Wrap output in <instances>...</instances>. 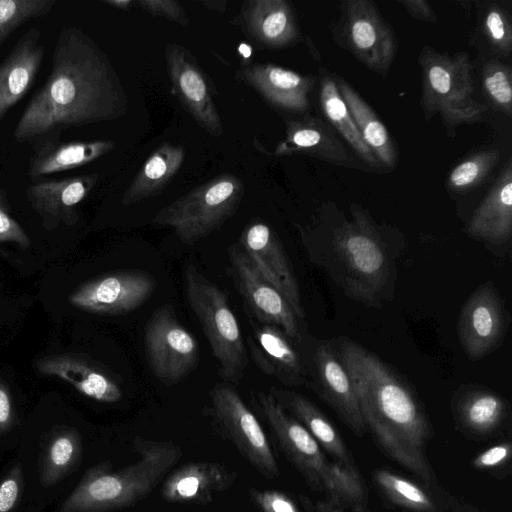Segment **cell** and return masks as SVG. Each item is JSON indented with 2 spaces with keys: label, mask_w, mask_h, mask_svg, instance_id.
Segmentation results:
<instances>
[{
  "label": "cell",
  "mask_w": 512,
  "mask_h": 512,
  "mask_svg": "<svg viewBox=\"0 0 512 512\" xmlns=\"http://www.w3.org/2000/svg\"><path fill=\"white\" fill-rule=\"evenodd\" d=\"M49 76L23 110L13 131L19 143L60 131L116 120L128 98L108 56L82 29L63 28L52 53Z\"/></svg>",
  "instance_id": "obj_1"
},
{
  "label": "cell",
  "mask_w": 512,
  "mask_h": 512,
  "mask_svg": "<svg viewBox=\"0 0 512 512\" xmlns=\"http://www.w3.org/2000/svg\"><path fill=\"white\" fill-rule=\"evenodd\" d=\"M331 346L350 376L366 428L392 459L431 485L434 474L426 448L432 429L415 391L356 341L341 336Z\"/></svg>",
  "instance_id": "obj_2"
},
{
  "label": "cell",
  "mask_w": 512,
  "mask_h": 512,
  "mask_svg": "<svg viewBox=\"0 0 512 512\" xmlns=\"http://www.w3.org/2000/svg\"><path fill=\"white\" fill-rule=\"evenodd\" d=\"M352 220H321L302 229V243L310 260L323 267L351 299L381 307L393 291L395 266L380 227L357 204Z\"/></svg>",
  "instance_id": "obj_3"
},
{
  "label": "cell",
  "mask_w": 512,
  "mask_h": 512,
  "mask_svg": "<svg viewBox=\"0 0 512 512\" xmlns=\"http://www.w3.org/2000/svg\"><path fill=\"white\" fill-rule=\"evenodd\" d=\"M133 446L139 458L112 470L109 463L89 469L63 502L60 512H113L145 499L181 459V448L171 441L137 436Z\"/></svg>",
  "instance_id": "obj_4"
},
{
  "label": "cell",
  "mask_w": 512,
  "mask_h": 512,
  "mask_svg": "<svg viewBox=\"0 0 512 512\" xmlns=\"http://www.w3.org/2000/svg\"><path fill=\"white\" fill-rule=\"evenodd\" d=\"M418 62L421 68V107L429 120L436 114L448 130L483 119L488 105L475 94L472 64L467 53H439L423 47Z\"/></svg>",
  "instance_id": "obj_5"
},
{
  "label": "cell",
  "mask_w": 512,
  "mask_h": 512,
  "mask_svg": "<svg viewBox=\"0 0 512 512\" xmlns=\"http://www.w3.org/2000/svg\"><path fill=\"white\" fill-rule=\"evenodd\" d=\"M184 278L188 303L209 342L220 375L238 383L247 368L248 353L225 294L193 265L185 269Z\"/></svg>",
  "instance_id": "obj_6"
},
{
  "label": "cell",
  "mask_w": 512,
  "mask_h": 512,
  "mask_svg": "<svg viewBox=\"0 0 512 512\" xmlns=\"http://www.w3.org/2000/svg\"><path fill=\"white\" fill-rule=\"evenodd\" d=\"M244 194L242 181L221 174L160 209L151 219L168 227L186 244H193L219 228L237 210Z\"/></svg>",
  "instance_id": "obj_7"
},
{
  "label": "cell",
  "mask_w": 512,
  "mask_h": 512,
  "mask_svg": "<svg viewBox=\"0 0 512 512\" xmlns=\"http://www.w3.org/2000/svg\"><path fill=\"white\" fill-rule=\"evenodd\" d=\"M334 39L369 70L386 75L394 61L397 40L391 25L369 0L341 2Z\"/></svg>",
  "instance_id": "obj_8"
},
{
  "label": "cell",
  "mask_w": 512,
  "mask_h": 512,
  "mask_svg": "<svg viewBox=\"0 0 512 512\" xmlns=\"http://www.w3.org/2000/svg\"><path fill=\"white\" fill-rule=\"evenodd\" d=\"M144 350L155 377L166 385L176 384L199 360L197 339L178 320L174 307L154 310L144 330Z\"/></svg>",
  "instance_id": "obj_9"
},
{
  "label": "cell",
  "mask_w": 512,
  "mask_h": 512,
  "mask_svg": "<svg viewBox=\"0 0 512 512\" xmlns=\"http://www.w3.org/2000/svg\"><path fill=\"white\" fill-rule=\"evenodd\" d=\"M210 397L216 423L239 453L265 478H277L279 467L268 438L239 393L219 384Z\"/></svg>",
  "instance_id": "obj_10"
},
{
  "label": "cell",
  "mask_w": 512,
  "mask_h": 512,
  "mask_svg": "<svg viewBox=\"0 0 512 512\" xmlns=\"http://www.w3.org/2000/svg\"><path fill=\"white\" fill-rule=\"evenodd\" d=\"M155 287V278L144 270H118L79 286L69 296V302L90 313L125 314L142 306Z\"/></svg>",
  "instance_id": "obj_11"
},
{
  "label": "cell",
  "mask_w": 512,
  "mask_h": 512,
  "mask_svg": "<svg viewBox=\"0 0 512 512\" xmlns=\"http://www.w3.org/2000/svg\"><path fill=\"white\" fill-rule=\"evenodd\" d=\"M509 321L496 286L492 282L479 286L463 305L457 322V334L467 357L476 361L497 349Z\"/></svg>",
  "instance_id": "obj_12"
},
{
  "label": "cell",
  "mask_w": 512,
  "mask_h": 512,
  "mask_svg": "<svg viewBox=\"0 0 512 512\" xmlns=\"http://www.w3.org/2000/svg\"><path fill=\"white\" fill-rule=\"evenodd\" d=\"M256 403L286 457L311 489L322 491V479L329 460L318 442L271 392H258Z\"/></svg>",
  "instance_id": "obj_13"
},
{
  "label": "cell",
  "mask_w": 512,
  "mask_h": 512,
  "mask_svg": "<svg viewBox=\"0 0 512 512\" xmlns=\"http://www.w3.org/2000/svg\"><path fill=\"white\" fill-rule=\"evenodd\" d=\"M306 360L307 384L346 426L362 436L366 425L349 374L330 343L317 341Z\"/></svg>",
  "instance_id": "obj_14"
},
{
  "label": "cell",
  "mask_w": 512,
  "mask_h": 512,
  "mask_svg": "<svg viewBox=\"0 0 512 512\" xmlns=\"http://www.w3.org/2000/svg\"><path fill=\"white\" fill-rule=\"evenodd\" d=\"M237 287L257 322L280 328L289 338L301 341L299 318L286 298L256 269L239 245L229 249Z\"/></svg>",
  "instance_id": "obj_15"
},
{
  "label": "cell",
  "mask_w": 512,
  "mask_h": 512,
  "mask_svg": "<svg viewBox=\"0 0 512 512\" xmlns=\"http://www.w3.org/2000/svg\"><path fill=\"white\" fill-rule=\"evenodd\" d=\"M167 70L173 91L184 109L214 137L223 135V124L215 106L209 81L185 47L170 43L165 48Z\"/></svg>",
  "instance_id": "obj_16"
},
{
  "label": "cell",
  "mask_w": 512,
  "mask_h": 512,
  "mask_svg": "<svg viewBox=\"0 0 512 512\" xmlns=\"http://www.w3.org/2000/svg\"><path fill=\"white\" fill-rule=\"evenodd\" d=\"M239 244L260 274L286 298L297 317L304 319L299 284L274 229L262 221L251 222L241 232Z\"/></svg>",
  "instance_id": "obj_17"
},
{
  "label": "cell",
  "mask_w": 512,
  "mask_h": 512,
  "mask_svg": "<svg viewBox=\"0 0 512 512\" xmlns=\"http://www.w3.org/2000/svg\"><path fill=\"white\" fill-rule=\"evenodd\" d=\"M247 344L256 366L289 387L306 386V360L280 328L253 322Z\"/></svg>",
  "instance_id": "obj_18"
},
{
  "label": "cell",
  "mask_w": 512,
  "mask_h": 512,
  "mask_svg": "<svg viewBox=\"0 0 512 512\" xmlns=\"http://www.w3.org/2000/svg\"><path fill=\"white\" fill-rule=\"evenodd\" d=\"M97 181L96 173L37 181L26 188L25 197L41 217L46 229H53L61 222L72 225L78 218L77 206L89 195Z\"/></svg>",
  "instance_id": "obj_19"
},
{
  "label": "cell",
  "mask_w": 512,
  "mask_h": 512,
  "mask_svg": "<svg viewBox=\"0 0 512 512\" xmlns=\"http://www.w3.org/2000/svg\"><path fill=\"white\" fill-rule=\"evenodd\" d=\"M451 409L456 427L472 439L495 435L503 428L510 410L503 396L476 384L460 386L452 397Z\"/></svg>",
  "instance_id": "obj_20"
},
{
  "label": "cell",
  "mask_w": 512,
  "mask_h": 512,
  "mask_svg": "<svg viewBox=\"0 0 512 512\" xmlns=\"http://www.w3.org/2000/svg\"><path fill=\"white\" fill-rule=\"evenodd\" d=\"M44 52L42 33L32 27L22 34L0 64V122L33 87Z\"/></svg>",
  "instance_id": "obj_21"
},
{
  "label": "cell",
  "mask_w": 512,
  "mask_h": 512,
  "mask_svg": "<svg viewBox=\"0 0 512 512\" xmlns=\"http://www.w3.org/2000/svg\"><path fill=\"white\" fill-rule=\"evenodd\" d=\"M271 154H304L338 166L363 169L348 153L335 130L321 118L312 115L287 121L285 138Z\"/></svg>",
  "instance_id": "obj_22"
},
{
  "label": "cell",
  "mask_w": 512,
  "mask_h": 512,
  "mask_svg": "<svg viewBox=\"0 0 512 512\" xmlns=\"http://www.w3.org/2000/svg\"><path fill=\"white\" fill-rule=\"evenodd\" d=\"M236 478L237 473L221 463L188 462L165 477L160 495L170 503L207 505L215 493L227 490Z\"/></svg>",
  "instance_id": "obj_23"
},
{
  "label": "cell",
  "mask_w": 512,
  "mask_h": 512,
  "mask_svg": "<svg viewBox=\"0 0 512 512\" xmlns=\"http://www.w3.org/2000/svg\"><path fill=\"white\" fill-rule=\"evenodd\" d=\"M240 78L270 104L292 112L304 113L315 78L303 76L274 64H254L242 68Z\"/></svg>",
  "instance_id": "obj_24"
},
{
  "label": "cell",
  "mask_w": 512,
  "mask_h": 512,
  "mask_svg": "<svg viewBox=\"0 0 512 512\" xmlns=\"http://www.w3.org/2000/svg\"><path fill=\"white\" fill-rule=\"evenodd\" d=\"M52 135L34 142L28 161L30 178L52 175L85 166L110 153L114 140L65 141Z\"/></svg>",
  "instance_id": "obj_25"
},
{
  "label": "cell",
  "mask_w": 512,
  "mask_h": 512,
  "mask_svg": "<svg viewBox=\"0 0 512 512\" xmlns=\"http://www.w3.org/2000/svg\"><path fill=\"white\" fill-rule=\"evenodd\" d=\"M503 168L465 227L470 237L493 245L508 242L512 235L511 158Z\"/></svg>",
  "instance_id": "obj_26"
},
{
  "label": "cell",
  "mask_w": 512,
  "mask_h": 512,
  "mask_svg": "<svg viewBox=\"0 0 512 512\" xmlns=\"http://www.w3.org/2000/svg\"><path fill=\"white\" fill-rule=\"evenodd\" d=\"M40 373L56 376L72 385L81 394L104 403L122 398L116 381L90 360L75 354L51 355L37 362Z\"/></svg>",
  "instance_id": "obj_27"
},
{
  "label": "cell",
  "mask_w": 512,
  "mask_h": 512,
  "mask_svg": "<svg viewBox=\"0 0 512 512\" xmlns=\"http://www.w3.org/2000/svg\"><path fill=\"white\" fill-rule=\"evenodd\" d=\"M241 17L250 36L266 47L284 48L299 39L296 17L286 0L247 1Z\"/></svg>",
  "instance_id": "obj_28"
},
{
  "label": "cell",
  "mask_w": 512,
  "mask_h": 512,
  "mask_svg": "<svg viewBox=\"0 0 512 512\" xmlns=\"http://www.w3.org/2000/svg\"><path fill=\"white\" fill-rule=\"evenodd\" d=\"M271 393L282 407L307 429L335 462L355 466L338 430L314 403L291 390L272 389Z\"/></svg>",
  "instance_id": "obj_29"
},
{
  "label": "cell",
  "mask_w": 512,
  "mask_h": 512,
  "mask_svg": "<svg viewBox=\"0 0 512 512\" xmlns=\"http://www.w3.org/2000/svg\"><path fill=\"white\" fill-rule=\"evenodd\" d=\"M184 156L182 146L162 143L146 159L126 189L122 203L131 205L162 193L181 168Z\"/></svg>",
  "instance_id": "obj_30"
},
{
  "label": "cell",
  "mask_w": 512,
  "mask_h": 512,
  "mask_svg": "<svg viewBox=\"0 0 512 512\" xmlns=\"http://www.w3.org/2000/svg\"><path fill=\"white\" fill-rule=\"evenodd\" d=\"M334 79L366 145L383 167L394 168L397 150L386 126L352 86L340 77Z\"/></svg>",
  "instance_id": "obj_31"
},
{
  "label": "cell",
  "mask_w": 512,
  "mask_h": 512,
  "mask_svg": "<svg viewBox=\"0 0 512 512\" xmlns=\"http://www.w3.org/2000/svg\"><path fill=\"white\" fill-rule=\"evenodd\" d=\"M319 100L323 114L334 130L345 140L368 168H384L366 145L350 111L342 99L335 79L324 70L320 82Z\"/></svg>",
  "instance_id": "obj_32"
},
{
  "label": "cell",
  "mask_w": 512,
  "mask_h": 512,
  "mask_svg": "<svg viewBox=\"0 0 512 512\" xmlns=\"http://www.w3.org/2000/svg\"><path fill=\"white\" fill-rule=\"evenodd\" d=\"M81 455L82 442L76 430L65 429L54 434L43 453L42 483L50 486L61 481L79 464Z\"/></svg>",
  "instance_id": "obj_33"
},
{
  "label": "cell",
  "mask_w": 512,
  "mask_h": 512,
  "mask_svg": "<svg viewBox=\"0 0 512 512\" xmlns=\"http://www.w3.org/2000/svg\"><path fill=\"white\" fill-rule=\"evenodd\" d=\"M374 482L393 504L412 512H435L437 507L431 495L413 481L387 469L373 474Z\"/></svg>",
  "instance_id": "obj_34"
},
{
  "label": "cell",
  "mask_w": 512,
  "mask_h": 512,
  "mask_svg": "<svg viewBox=\"0 0 512 512\" xmlns=\"http://www.w3.org/2000/svg\"><path fill=\"white\" fill-rule=\"evenodd\" d=\"M322 491L327 499L344 507L365 499V489L355 466L329 461L322 479Z\"/></svg>",
  "instance_id": "obj_35"
},
{
  "label": "cell",
  "mask_w": 512,
  "mask_h": 512,
  "mask_svg": "<svg viewBox=\"0 0 512 512\" xmlns=\"http://www.w3.org/2000/svg\"><path fill=\"white\" fill-rule=\"evenodd\" d=\"M478 27L491 51L508 57L512 51V23L507 9L500 3L487 2L481 8Z\"/></svg>",
  "instance_id": "obj_36"
},
{
  "label": "cell",
  "mask_w": 512,
  "mask_h": 512,
  "mask_svg": "<svg viewBox=\"0 0 512 512\" xmlns=\"http://www.w3.org/2000/svg\"><path fill=\"white\" fill-rule=\"evenodd\" d=\"M500 160V151L482 150L456 165L447 177V188L455 193H466L478 186Z\"/></svg>",
  "instance_id": "obj_37"
},
{
  "label": "cell",
  "mask_w": 512,
  "mask_h": 512,
  "mask_svg": "<svg viewBox=\"0 0 512 512\" xmlns=\"http://www.w3.org/2000/svg\"><path fill=\"white\" fill-rule=\"evenodd\" d=\"M56 0H0V46L26 22L46 16Z\"/></svg>",
  "instance_id": "obj_38"
},
{
  "label": "cell",
  "mask_w": 512,
  "mask_h": 512,
  "mask_svg": "<svg viewBox=\"0 0 512 512\" xmlns=\"http://www.w3.org/2000/svg\"><path fill=\"white\" fill-rule=\"evenodd\" d=\"M483 89L490 103L507 116L512 114V72L499 61L489 60L482 69Z\"/></svg>",
  "instance_id": "obj_39"
},
{
  "label": "cell",
  "mask_w": 512,
  "mask_h": 512,
  "mask_svg": "<svg viewBox=\"0 0 512 512\" xmlns=\"http://www.w3.org/2000/svg\"><path fill=\"white\" fill-rule=\"evenodd\" d=\"M249 495L260 512H301L290 496L278 490L250 488Z\"/></svg>",
  "instance_id": "obj_40"
},
{
  "label": "cell",
  "mask_w": 512,
  "mask_h": 512,
  "mask_svg": "<svg viewBox=\"0 0 512 512\" xmlns=\"http://www.w3.org/2000/svg\"><path fill=\"white\" fill-rule=\"evenodd\" d=\"M7 192L0 187V242H13L27 248L30 240L20 224L10 215Z\"/></svg>",
  "instance_id": "obj_41"
},
{
  "label": "cell",
  "mask_w": 512,
  "mask_h": 512,
  "mask_svg": "<svg viewBox=\"0 0 512 512\" xmlns=\"http://www.w3.org/2000/svg\"><path fill=\"white\" fill-rule=\"evenodd\" d=\"M511 443L503 441L479 453L473 460L472 466L478 470L498 472L509 466L511 461Z\"/></svg>",
  "instance_id": "obj_42"
},
{
  "label": "cell",
  "mask_w": 512,
  "mask_h": 512,
  "mask_svg": "<svg viewBox=\"0 0 512 512\" xmlns=\"http://www.w3.org/2000/svg\"><path fill=\"white\" fill-rule=\"evenodd\" d=\"M136 3L153 16L164 17L183 26L189 23L182 6L175 0H138Z\"/></svg>",
  "instance_id": "obj_43"
},
{
  "label": "cell",
  "mask_w": 512,
  "mask_h": 512,
  "mask_svg": "<svg viewBox=\"0 0 512 512\" xmlns=\"http://www.w3.org/2000/svg\"><path fill=\"white\" fill-rule=\"evenodd\" d=\"M22 485L20 466H15L0 483V512H11L15 507Z\"/></svg>",
  "instance_id": "obj_44"
},
{
  "label": "cell",
  "mask_w": 512,
  "mask_h": 512,
  "mask_svg": "<svg viewBox=\"0 0 512 512\" xmlns=\"http://www.w3.org/2000/svg\"><path fill=\"white\" fill-rule=\"evenodd\" d=\"M400 3L413 18L430 23L437 22L435 11L426 0H401Z\"/></svg>",
  "instance_id": "obj_45"
},
{
  "label": "cell",
  "mask_w": 512,
  "mask_h": 512,
  "mask_svg": "<svg viewBox=\"0 0 512 512\" xmlns=\"http://www.w3.org/2000/svg\"><path fill=\"white\" fill-rule=\"evenodd\" d=\"M13 423V407L7 386L0 379V434L6 432Z\"/></svg>",
  "instance_id": "obj_46"
},
{
  "label": "cell",
  "mask_w": 512,
  "mask_h": 512,
  "mask_svg": "<svg viewBox=\"0 0 512 512\" xmlns=\"http://www.w3.org/2000/svg\"><path fill=\"white\" fill-rule=\"evenodd\" d=\"M300 500L304 512H344V507L328 499L312 502L309 498L301 496Z\"/></svg>",
  "instance_id": "obj_47"
},
{
  "label": "cell",
  "mask_w": 512,
  "mask_h": 512,
  "mask_svg": "<svg viewBox=\"0 0 512 512\" xmlns=\"http://www.w3.org/2000/svg\"><path fill=\"white\" fill-rule=\"evenodd\" d=\"M448 504L452 512H482L476 507L452 497L449 499Z\"/></svg>",
  "instance_id": "obj_48"
},
{
  "label": "cell",
  "mask_w": 512,
  "mask_h": 512,
  "mask_svg": "<svg viewBox=\"0 0 512 512\" xmlns=\"http://www.w3.org/2000/svg\"><path fill=\"white\" fill-rule=\"evenodd\" d=\"M200 3L210 10H215L218 12L225 11L227 6L226 0H204L200 1Z\"/></svg>",
  "instance_id": "obj_49"
},
{
  "label": "cell",
  "mask_w": 512,
  "mask_h": 512,
  "mask_svg": "<svg viewBox=\"0 0 512 512\" xmlns=\"http://www.w3.org/2000/svg\"><path fill=\"white\" fill-rule=\"evenodd\" d=\"M103 3L117 9L128 10L132 2L130 0H105Z\"/></svg>",
  "instance_id": "obj_50"
},
{
  "label": "cell",
  "mask_w": 512,
  "mask_h": 512,
  "mask_svg": "<svg viewBox=\"0 0 512 512\" xmlns=\"http://www.w3.org/2000/svg\"><path fill=\"white\" fill-rule=\"evenodd\" d=\"M352 512H370L365 502H359L351 506Z\"/></svg>",
  "instance_id": "obj_51"
},
{
  "label": "cell",
  "mask_w": 512,
  "mask_h": 512,
  "mask_svg": "<svg viewBox=\"0 0 512 512\" xmlns=\"http://www.w3.org/2000/svg\"><path fill=\"white\" fill-rule=\"evenodd\" d=\"M404 512H412V511H408V510H407V511H404Z\"/></svg>",
  "instance_id": "obj_52"
}]
</instances>
